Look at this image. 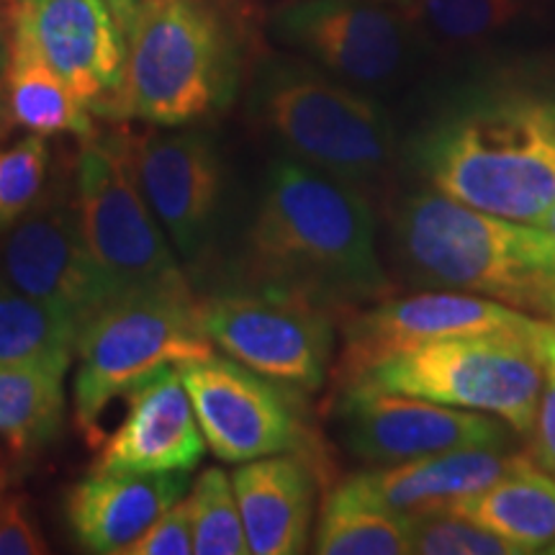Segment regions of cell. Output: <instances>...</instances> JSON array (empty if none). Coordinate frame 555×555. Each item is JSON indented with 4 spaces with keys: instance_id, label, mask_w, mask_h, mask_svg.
Instances as JSON below:
<instances>
[{
    "instance_id": "obj_4",
    "label": "cell",
    "mask_w": 555,
    "mask_h": 555,
    "mask_svg": "<svg viewBox=\"0 0 555 555\" xmlns=\"http://www.w3.org/2000/svg\"><path fill=\"white\" fill-rule=\"evenodd\" d=\"M397 242L414 283L545 317L555 270L538 224L509 221L425 191L399 208Z\"/></svg>"
},
{
    "instance_id": "obj_32",
    "label": "cell",
    "mask_w": 555,
    "mask_h": 555,
    "mask_svg": "<svg viewBox=\"0 0 555 555\" xmlns=\"http://www.w3.org/2000/svg\"><path fill=\"white\" fill-rule=\"evenodd\" d=\"M527 435H530V450L527 453L545 474L555 478V371H545L535 422H532Z\"/></svg>"
},
{
    "instance_id": "obj_8",
    "label": "cell",
    "mask_w": 555,
    "mask_h": 555,
    "mask_svg": "<svg viewBox=\"0 0 555 555\" xmlns=\"http://www.w3.org/2000/svg\"><path fill=\"white\" fill-rule=\"evenodd\" d=\"M75 211L82 237L116 296L150 288H191L168 234L139 189L134 139L121 131L82 142L75 170Z\"/></svg>"
},
{
    "instance_id": "obj_35",
    "label": "cell",
    "mask_w": 555,
    "mask_h": 555,
    "mask_svg": "<svg viewBox=\"0 0 555 555\" xmlns=\"http://www.w3.org/2000/svg\"><path fill=\"white\" fill-rule=\"evenodd\" d=\"M538 229L543 232V237L547 242V249H551V260H553V270H555V204L547 208L545 217L538 221Z\"/></svg>"
},
{
    "instance_id": "obj_26",
    "label": "cell",
    "mask_w": 555,
    "mask_h": 555,
    "mask_svg": "<svg viewBox=\"0 0 555 555\" xmlns=\"http://www.w3.org/2000/svg\"><path fill=\"white\" fill-rule=\"evenodd\" d=\"M414 26L433 31L450 47L494 39L525 16L527 0H404Z\"/></svg>"
},
{
    "instance_id": "obj_11",
    "label": "cell",
    "mask_w": 555,
    "mask_h": 555,
    "mask_svg": "<svg viewBox=\"0 0 555 555\" xmlns=\"http://www.w3.org/2000/svg\"><path fill=\"white\" fill-rule=\"evenodd\" d=\"M345 319L343 352L335 371L337 388L358 380L380 360L420 345L478 335L538 337L545 327V322L527 311L494 298L437 288L401 298L386 296L367 309L347 311Z\"/></svg>"
},
{
    "instance_id": "obj_23",
    "label": "cell",
    "mask_w": 555,
    "mask_h": 555,
    "mask_svg": "<svg viewBox=\"0 0 555 555\" xmlns=\"http://www.w3.org/2000/svg\"><path fill=\"white\" fill-rule=\"evenodd\" d=\"M62 378L44 367H0V470L11 478L60 437Z\"/></svg>"
},
{
    "instance_id": "obj_20",
    "label": "cell",
    "mask_w": 555,
    "mask_h": 555,
    "mask_svg": "<svg viewBox=\"0 0 555 555\" xmlns=\"http://www.w3.org/2000/svg\"><path fill=\"white\" fill-rule=\"evenodd\" d=\"M519 450L468 448L425 455L416 461L397 463L376 470L350 476L363 494L376 499L388 509L412 512L448 509L457 499L476 494L494 483L515 463Z\"/></svg>"
},
{
    "instance_id": "obj_28",
    "label": "cell",
    "mask_w": 555,
    "mask_h": 555,
    "mask_svg": "<svg viewBox=\"0 0 555 555\" xmlns=\"http://www.w3.org/2000/svg\"><path fill=\"white\" fill-rule=\"evenodd\" d=\"M50 163V144L39 134L0 150V237L44 196Z\"/></svg>"
},
{
    "instance_id": "obj_25",
    "label": "cell",
    "mask_w": 555,
    "mask_h": 555,
    "mask_svg": "<svg viewBox=\"0 0 555 555\" xmlns=\"http://www.w3.org/2000/svg\"><path fill=\"white\" fill-rule=\"evenodd\" d=\"M80 324L0 278V367H44L65 376Z\"/></svg>"
},
{
    "instance_id": "obj_40",
    "label": "cell",
    "mask_w": 555,
    "mask_h": 555,
    "mask_svg": "<svg viewBox=\"0 0 555 555\" xmlns=\"http://www.w3.org/2000/svg\"><path fill=\"white\" fill-rule=\"evenodd\" d=\"M545 553H547V555H555V540H553V543H551V545H547V547H545Z\"/></svg>"
},
{
    "instance_id": "obj_13",
    "label": "cell",
    "mask_w": 555,
    "mask_h": 555,
    "mask_svg": "<svg viewBox=\"0 0 555 555\" xmlns=\"http://www.w3.org/2000/svg\"><path fill=\"white\" fill-rule=\"evenodd\" d=\"M412 18L384 0H296L273 31L332 78L358 90L397 82L412 60Z\"/></svg>"
},
{
    "instance_id": "obj_14",
    "label": "cell",
    "mask_w": 555,
    "mask_h": 555,
    "mask_svg": "<svg viewBox=\"0 0 555 555\" xmlns=\"http://www.w3.org/2000/svg\"><path fill=\"white\" fill-rule=\"evenodd\" d=\"M0 278L80 327L116 298L82 237L75 198L57 185L0 237Z\"/></svg>"
},
{
    "instance_id": "obj_15",
    "label": "cell",
    "mask_w": 555,
    "mask_h": 555,
    "mask_svg": "<svg viewBox=\"0 0 555 555\" xmlns=\"http://www.w3.org/2000/svg\"><path fill=\"white\" fill-rule=\"evenodd\" d=\"M134 168L139 189L178 258L204 260L224 201V163L217 142L201 129L157 131L134 139Z\"/></svg>"
},
{
    "instance_id": "obj_9",
    "label": "cell",
    "mask_w": 555,
    "mask_h": 555,
    "mask_svg": "<svg viewBox=\"0 0 555 555\" xmlns=\"http://www.w3.org/2000/svg\"><path fill=\"white\" fill-rule=\"evenodd\" d=\"M206 337L227 358L298 393L327 384L335 356V311L283 288L247 286L204 298Z\"/></svg>"
},
{
    "instance_id": "obj_3",
    "label": "cell",
    "mask_w": 555,
    "mask_h": 555,
    "mask_svg": "<svg viewBox=\"0 0 555 555\" xmlns=\"http://www.w3.org/2000/svg\"><path fill=\"white\" fill-rule=\"evenodd\" d=\"M121 29V82L106 116L176 129L232 101L237 47L211 0H139Z\"/></svg>"
},
{
    "instance_id": "obj_33",
    "label": "cell",
    "mask_w": 555,
    "mask_h": 555,
    "mask_svg": "<svg viewBox=\"0 0 555 555\" xmlns=\"http://www.w3.org/2000/svg\"><path fill=\"white\" fill-rule=\"evenodd\" d=\"M5 67H9V37L0 29V142L13 127L9 116V101H5Z\"/></svg>"
},
{
    "instance_id": "obj_22",
    "label": "cell",
    "mask_w": 555,
    "mask_h": 555,
    "mask_svg": "<svg viewBox=\"0 0 555 555\" xmlns=\"http://www.w3.org/2000/svg\"><path fill=\"white\" fill-rule=\"evenodd\" d=\"M5 101L13 127L31 134H73L86 142L95 134L90 108L60 73H54L29 34L11 21L9 67H5Z\"/></svg>"
},
{
    "instance_id": "obj_6",
    "label": "cell",
    "mask_w": 555,
    "mask_h": 555,
    "mask_svg": "<svg viewBox=\"0 0 555 555\" xmlns=\"http://www.w3.org/2000/svg\"><path fill=\"white\" fill-rule=\"evenodd\" d=\"M75 352V422L95 440L111 401L157 367L214 356V345L191 288H150L111 298L80 327Z\"/></svg>"
},
{
    "instance_id": "obj_34",
    "label": "cell",
    "mask_w": 555,
    "mask_h": 555,
    "mask_svg": "<svg viewBox=\"0 0 555 555\" xmlns=\"http://www.w3.org/2000/svg\"><path fill=\"white\" fill-rule=\"evenodd\" d=\"M538 358L545 371H555V324H547L538 337Z\"/></svg>"
},
{
    "instance_id": "obj_27",
    "label": "cell",
    "mask_w": 555,
    "mask_h": 555,
    "mask_svg": "<svg viewBox=\"0 0 555 555\" xmlns=\"http://www.w3.org/2000/svg\"><path fill=\"white\" fill-rule=\"evenodd\" d=\"M193 527V553L245 555L249 553L232 478L221 468H206L185 499Z\"/></svg>"
},
{
    "instance_id": "obj_41",
    "label": "cell",
    "mask_w": 555,
    "mask_h": 555,
    "mask_svg": "<svg viewBox=\"0 0 555 555\" xmlns=\"http://www.w3.org/2000/svg\"><path fill=\"white\" fill-rule=\"evenodd\" d=\"M397 3H404V0H397Z\"/></svg>"
},
{
    "instance_id": "obj_2",
    "label": "cell",
    "mask_w": 555,
    "mask_h": 555,
    "mask_svg": "<svg viewBox=\"0 0 555 555\" xmlns=\"http://www.w3.org/2000/svg\"><path fill=\"white\" fill-rule=\"evenodd\" d=\"M414 163L442 196L538 224L555 204V103L522 93L470 101L420 137Z\"/></svg>"
},
{
    "instance_id": "obj_30",
    "label": "cell",
    "mask_w": 555,
    "mask_h": 555,
    "mask_svg": "<svg viewBox=\"0 0 555 555\" xmlns=\"http://www.w3.org/2000/svg\"><path fill=\"white\" fill-rule=\"evenodd\" d=\"M193 553V527L183 499L163 512L121 555H189Z\"/></svg>"
},
{
    "instance_id": "obj_19",
    "label": "cell",
    "mask_w": 555,
    "mask_h": 555,
    "mask_svg": "<svg viewBox=\"0 0 555 555\" xmlns=\"http://www.w3.org/2000/svg\"><path fill=\"white\" fill-rule=\"evenodd\" d=\"M249 553H307L314 527L317 474L296 453L247 461L232 474Z\"/></svg>"
},
{
    "instance_id": "obj_16",
    "label": "cell",
    "mask_w": 555,
    "mask_h": 555,
    "mask_svg": "<svg viewBox=\"0 0 555 555\" xmlns=\"http://www.w3.org/2000/svg\"><path fill=\"white\" fill-rule=\"evenodd\" d=\"M11 21L90 111L106 116L121 82L124 29L108 0H16Z\"/></svg>"
},
{
    "instance_id": "obj_37",
    "label": "cell",
    "mask_w": 555,
    "mask_h": 555,
    "mask_svg": "<svg viewBox=\"0 0 555 555\" xmlns=\"http://www.w3.org/2000/svg\"><path fill=\"white\" fill-rule=\"evenodd\" d=\"M545 317L555 322V275H553L551 286H547V294H545Z\"/></svg>"
},
{
    "instance_id": "obj_7",
    "label": "cell",
    "mask_w": 555,
    "mask_h": 555,
    "mask_svg": "<svg viewBox=\"0 0 555 555\" xmlns=\"http://www.w3.org/2000/svg\"><path fill=\"white\" fill-rule=\"evenodd\" d=\"M538 337L478 335L440 339L380 360L352 384L474 409L527 435L535 422L545 384Z\"/></svg>"
},
{
    "instance_id": "obj_36",
    "label": "cell",
    "mask_w": 555,
    "mask_h": 555,
    "mask_svg": "<svg viewBox=\"0 0 555 555\" xmlns=\"http://www.w3.org/2000/svg\"><path fill=\"white\" fill-rule=\"evenodd\" d=\"M137 3H139V0H108V5L116 13V18H119V24H124V18L129 16V11L134 9Z\"/></svg>"
},
{
    "instance_id": "obj_31",
    "label": "cell",
    "mask_w": 555,
    "mask_h": 555,
    "mask_svg": "<svg viewBox=\"0 0 555 555\" xmlns=\"http://www.w3.org/2000/svg\"><path fill=\"white\" fill-rule=\"evenodd\" d=\"M50 553L37 517L26 496L3 494L0 499V555Z\"/></svg>"
},
{
    "instance_id": "obj_1",
    "label": "cell",
    "mask_w": 555,
    "mask_h": 555,
    "mask_svg": "<svg viewBox=\"0 0 555 555\" xmlns=\"http://www.w3.org/2000/svg\"><path fill=\"white\" fill-rule=\"evenodd\" d=\"M249 286L283 288L347 314L391 296L371 201L294 157L270 165L247 229Z\"/></svg>"
},
{
    "instance_id": "obj_29",
    "label": "cell",
    "mask_w": 555,
    "mask_h": 555,
    "mask_svg": "<svg viewBox=\"0 0 555 555\" xmlns=\"http://www.w3.org/2000/svg\"><path fill=\"white\" fill-rule=\"evenodd\" d=\"M409 547L416 555H522L504 538L450 509L412 512Z\"/></svg>"
},
{
    "instance_id": "obj_21",
    "label": "cell",
    "mask_w": 555,
    "mask_h": 555,
    "mask_svg": "<svg viewBox=\"0 0 555 555\" xmlns=\"http://www.w3.org/2000/svg\"><path fill=\"white\" fill-rule=\"evenodd\" d=\"M512 543L519 553H545L555 540V478L519 450L509 468L476 494L448 506Z\"/></svg>"
},
{
    "instance_id": "obj_24",
    "label": "cell",
    "mask_w": 555,
    "mask_h": 555,
    "mask_svg": "<svg viewBox=\"0 0 555 555\" xmlns=\"http://www.w3.org/2000/svg\"><path fill=\"white\" fill-rule=\"evenodd\" d=\"M311 551L322 555H406V515L378 504L350 481L332 486L319 512Z\"/></svg>"
},
{
    "instance_id": "obj_12",
    "label": "cell",
    "mask_w": 555,
    "mask_h": 555,
    "mask_svg": "<svg viewBox=\"0 0 555 555\" xmlns=\"http://www.w3.org/2000/svg\"><path fill=\"white\" fill-rule=\"evenodd\" d=\"M335 425L343 446L371 466H397L416 457L468 448H506L509 429L474 409L347 384L335 401Z\"/></svg>"
},
{
    "instance_id": "obj_5",
    "label": "cell",
    "mask_w": 555,
    "mask_h": 555,
    "mask_svg": "<svg viewBox=\"0 0 555 555\" xmlns=\"http://www.w3.org/2000/svg\"><path fill=\"white\" fill-rule=\"evenodd\" d=\"M253 114L288 157L365 196L391 178L397 134L386 108L317 65L281 60L262 67Z\"/></svg>"
},
{
    "instance_id": "obj_10",
    "label": "cell",
    "mask_w": 555,
    "mask_h": 555,
    "mask_svg": "<svg viewBox=\"0 0 555 555\" xmlns=\"http://www.w3.org/2000/svg\"><path fill=\"white\" fill-rule=\"evenodd\" d=\"M206 448L224 463L268 455H311L317 442L301 409L304 393L262 378L217 352L180 365Z\"/></svg>"
},
{
    "instance_id": "obj_18",
    "label": "cell",
    "mask_w": 555,
    "mask_h": 555,
    "mask_svg": "<svg viewBox=\"0 0 555 555\" xmlns=\"http://www.w3.org/2000/svg\"><path fill=\"white\" fill-rule=\"evenodd\" d=\"M189 470H99L65 496L67 530L82 551L124 553L155 519L189 494Z\"/></svg>"
},
{
    "instance_id": "obj_38",
    "label": "cell",
    "mask_w": 555,
    "mask_h": 555,
    "mask_svg": "<svg viewBox=\"0 0 555 555\" xmlns=\"http://www.w3.org/2000/svg\"><path fill=\"white\" fill-rule=\"evenodd\" d=\"M11 481H13V478H11L9 474H3V470H0V499H3V494H5V489H9V486H11Z\"/></svg>"
},
{
    "instance_id": "obj_17",
    "label": "cell",
    "mask_w": 555,
    "mask_h": 555,
    "mask_svg": "<svg viewBox=\"0 0 555 555\" xmlns=\"http://www.w3.org/2000/svg\"><path fill=\"white\" fill-rule=\"evenodd\" d=\"M206 453L180 365H163L127 391V414L103 442L95 468L165 474L191 470Z\"/></svg>"
},
{
    "instance_id": "obj_39",
    "label": "cell",
    "mask_w": 555,
    "mask_h": 555,
    "mask_svg": "<svg viewBox=\"0 0 555 555\" xmlns=\"http://www.w3.org/2000/svg\"><path fill=\"white\" fill-rule=\"evenodd\" d=\"M13 3H16V0H0V5H5V9H13Z\"/></svg>"
}]
</instances>
